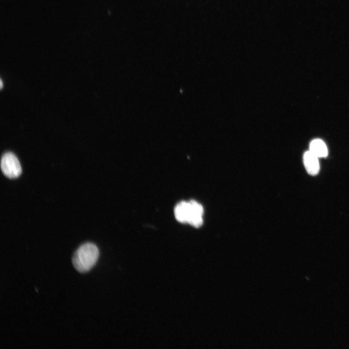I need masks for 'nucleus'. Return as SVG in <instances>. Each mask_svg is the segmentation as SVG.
<instances>
[{
	"label": "nucleus",
	"mask_w": 349,
	"mask_h": 349,
	"mask_svg": "<svg viewBox=\"0 0 349 349\" xmlns=\"http://www.w3.org/2000/svg\"><path fill=\"white\" fill-rule=\"evenodd\" d=\"M0 88H2V87H3V85H2V80H1V79H0Z\"/></svg>",
	"instance_id": "obj_6"
},
{
	"label": "nucleus",
	"mask_w": 349,
	"mask_h": 349,
	"mask_svg": "<svg viewBox=\"0 0 349 349\" xmlns=\"http://www.w3.org/2000/svg\"><path fill=\"white\" fill-rule=\"evenodd\" d=\"M318 157L310 151L305 152L303 155V163L307 172L310 175H315L319 171Z\"/></svg>",
	"instance_id": "obj_4"
},
{
	"label": "nucleus",
	"mask_w": 349,
	"mask_h": 349,
	"mask_svg": "<svg viewBox=\"0 0 349 349\" xmlns=\"http://www.w3.org/2000/svg\"><path fill=\"white\" fill-rule=\"evenodd\" d=\"M174 213L180 222L187 223L195 227H199L203 223V207L194 200L180 202L175 206Z\"/></svg>",
	"instance_id": "obj_1"
},
{
	"label": "nucleus",
	"mask_w": 349,
	"mask_h": 349,
	"mask_svg": "<svg viewBox=\"0 0 349 349\" xmlns=\"http://www.w3.org/2000/svg\"><path fill=\"white\" fill-rule=\"evenodd\" d=\"M309 151L318 158L325 157L328 155L326 145L320 139H315L310 143Z\"/></svg>",
	"instance_id": "obj_5"
},
{
	"label": "nucleus",
	"mask_w": 349,
	"mask_h": 349,
	"mask_svg": "<svg viewBox=\"0 0 349 349\" xmlns=\"http://www.w3.org/2000/svg\"><path fill=\"white\" fill-rule=\"evenodd\" d=\"M99 254V250L95 244L85 243L74 253L72 258L73 265L80 273L87 272L95 264Z\"/></svg>",
	"instance_id": "obj_2"
},
{
	"label": "nucleus",
	"mask_w": 349,
	"mask_h": 349,
	"mask_svg": "<svg viewBox=\"0 0 349 349\" xmlns=\"http://www.w3.org/2000/svg\"><path fill=\"white\" fill-rule=\"evenodd\" d=\"M0 168L4 175L9 178H17L22 172L18 159L11 152L3 154L1 159Z\"/></svg>",
	"instance_id": "obj_3"
}]
</instances>
